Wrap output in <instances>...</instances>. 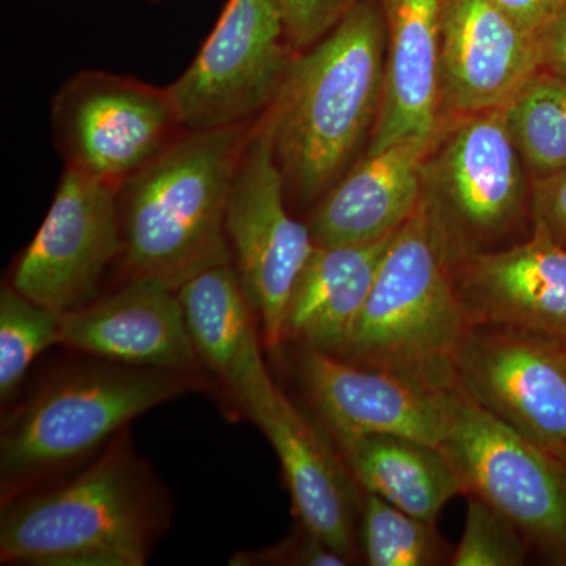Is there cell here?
I'll use <instances>...</instances> for the list:
<instances>
[{"instance_id":"6da1fadb","label":"cell","mask_w":566,"mask_h":566,"mask_svg":"<svg viewBox=\"0 0 566 566\" xmlns=\"http://www.w3.org/2000/svg\"><path fill=\"white\" fill-rule=\"evenodd\" d=\"M381 0H360L322 40L296 52L264 114L286 189L318 202L371 137L385 95Z\"/></svg>"},{"instance_id":"7a4b0ae2","label":"cell","mask_w":566,"mask_h":566,"mask_svg":"<svg viewBox=\"0 0 566 566\" xmlns=\"http://www.w3.org/2000/svg\"><path fill=\"white\" fill-rule=\"evenodd\" d=\"M253 123L185 132L118 186L122 255L132 275L178 290L208 268L232 262L227 205Z\"/></svg>"},{"instance_id":"3957f363","label":"cell","mask_w":566,"mask_h":566,"mask_svg":"<svg viewBox=\"0 0 566 566\" xmlns=\"http://www.w3.org/2000/svg\"><path fill=\"white\" fill-rule=\"evenodd\" d=\"M125 430L70 482L6 499L2 564L144 566L161 524V495Z\"/></svg>"},{"instance_id":"277c9868","label":"cell","mask_w":566,"mask_h":566,"mask_svg":"<svg viewBox=\"0 0 566 566\" xmlns=\"http://www.w3.org/2000/svg\"><path fill=\"white\" fill-rule=\"evenodd\" d=\"M453 260L427 200L395 232L342 359L389 371L431 390L458 385L468 333Z\"/></svg>"},{"instance_id":"5b68a950","label":"cell","mask_w":566,"mask_h":566,"mask_svg":"<svg viewBox=\"0 0 566 566\" xmlns=\"http://www.w3.org/2000/svg\"><path fill=\"white\" fill-rule=\"evenodd\" d=\"M199 371L84 365L54 376L3 423V499L95 452L136 417L203 387Z\"/></svg>"},{"instance_id":"8992f818","label":"cell","mask_w":566,"mask_h":566,"mask_svg":"<svg viewBox=\"0 0 566 566\" xmlns=\"http://www.w3.org/2000/svg\"><path fill=\"white\" fill-rule=\"evenodd\" d=\"M423 199L455 263L515 229L531 210L532 182L504 107L446 123L424 164Z\"/></svg>"},{"instance_id":"52a82bcc","label":"cell","mask_w":566,"mask_h":566,"mask_svg":"<svg viewBox=\"0 0 566 566\" xmlns=\"http://www.w3.org/2000/svg\"><path fill=\"white\" fill-rule=\"evenodd\" d=\"M465 497L493 506L532 545L566 564V472L545 452L476 403L449 390L444 441Z\"/></svg>"},{"instance_id":"ba28073f","label":"cell","mask_w":566,"mask_h":566,"mask_svg":"<svg viewBox=\"0 0 566 566\" xmlns=\"http://www.w3.org/2000/svg\"><path fill=\"white\" fill-rule=\"evenodd\" d=\"M294 55L285 0H227L199 54L167 87L186 132L259 120Z\"/></svg>"},{"instance_id":"9c48e42d","label":"cell","mask_w":566,"mask_h":566,"mask_svg":"<svg viewBox=\"0 0 566 566\" xmlns=\"http://www.w3.org/2000/svg\"><path fill=\"white\" fill-rule=\"evenodd\" d=\"M285 191V178L263 114L253 123L238 159L226 233L234 270L270 349L283 345L290 297L316 248L307 223L296 221L286 210Z\"/></svg>"},{"instance_id":"30bf717a","label":"cell","mask_w":566,"mask_h":566,"mask_svg":"<svg viewBox=\"0 0 566 566\" xmlns=\"http://www.w3.org/2000/svg\"><path fill=\"white\" fill-rule=\"evenodd\" d=\"M55 144L66 167L120 186L182 133L169 88L106 71H82L52 103Z\"/></svg>"},{"instance_id":"8fae6325","label":"cell","mask_w":566,"mask_h":566,"mask_svg":"<svg viewBox=\"0 0 566 566\" xmlns=\"http://www.w3.org/2000/svg\"><path fill=\"white\" fill-rule=\"evenodd\" d=\"M457 381L566 472V344L472 324L458 348Z\"/></svg>"},{"instance_id":"7c38bea8","label":"cell","mask_w":566,"mask_h":566,"mask_svg":"<svg viewBox=\"0 0 566 566\" xmlns=\"http://www.w3.org/2000/svg\"><path fill=\"white\" fill-rule=\"evenodd\" d=\"M122 253L118 186L66 167L46 218L18 260L11 286L65 314L95 301L107 266Z\"/></svg>"},{"instance_id":"4fadbf2b","label":"cell","mask_w":566,"mask_h":566,"mask_svg":"<svg viewBox=\"0 0 566 566\" xmlns=\"http://www.w3.org/2000/svg\"><path fill=\"white\" fill-rule=\"evenodd\" d=\"M241 409L273 447L300 526L353 564L359 557L357 521L364 491L337 447L329 444L273 379Z\"/></svg>"},{"instance_id":"5bb4252c","label":"cell","mask_w":566,"mask_h":566,"mask_svg":"<svg viewBox=\"0 0 566 566\" xmlns=\"http://www.w3.org/2000/svg\"><path fill=\"white\" fill-rule=\"evenodd\" d=\"M297 376L333 441L395 434L441 447L449 390H431L401 376L296 346Z\"/></svg>"},{"instance_id":"9a60e30c","label":"cell","mask_w":566,"mask_h":566,"mask_svg":"<svg viewBox=\"0 0 566 566\" xmlns=\"http://www.w3.org/2000/svg\"><path fill=\"white\" fill-rule=\"evenodd\" d=\"M453 279L469 324L566 344V249L538 227L524 243L465 255Z\"/></svg>"},{"instance_id":"2e32d148","label":"cell","mask_w":566,"mask_h":566,"mask_svg":"<svg viewBox=\"0 0 566 566\" xmlns=\"http://www.w3.org/2000/svg\"><path fill=\"white\" fill-rule=\"evenodd\" d=\"M61 345L112 364L199 371L178 290L150 275H132L109 296L61 319Z\"/></svg>"},{"instance_id":"e0dca14e","label":"cell","mask_w":566,"mask_h":566,"mask_svg":"<svg viewBox=\"0 0 566 566\" xmlns=\"http://www.w3.org/2000/svg\"><path fill=\"white\" fill-rule=\"evenodd\" d=\"M539 70L535 36L490 0H442V104L458 115L497 109Z\"/></svg>"},{"instance_id":"ac0fdd59","label":"cell","mask_w":566,"mask_h":566,"mask_svg":"<svg viewBox=\"0 0 566 566\" xmlns=\"http://www.w3.org/2000/svg\"><path fill=\"white\" fill-rule=\"evenodd\" d=\"M444 125L431 136L365 153L316 202L307 223L315 244L371 243L397 232L422 202L424 164Z\"/></svg>"},{"instance_id":"d6986e66","label":"cell","mask_w":566,"mask_h":566,"mask_svg":"<svg viewBox=\"0 0 566 566\" xmlns=\"http://www.w3.org/2000/svg\"><path fill=\"white\" fill-rule=\"evenodd\" d=\"M385 95L367 151L438 133L442 120V0H381Z\"/></svg>"},{"instance_id":"ffe728a7","label":"cell","mask_w":566,"mask_h":566,"mask_svg":"<svg viewBox=\"0 0 566 566\" xmlns=\"http://www.w3.org/2000/svg\"><path fill=\"white\" fill-rule=\"evenodd\" d=\"M394 234L371 243L316 245L290 297L283 344L340 356Z\"/></svg>"},{"instance_id":"44dd1931","label":"cell","mask_w":566,"mask_h":566,"mask_svg":"<svg viewBox=\"0 0 566 566\" xmlns=\"http://www.w3.org/2000/svg\"><path fill=\"white\" fill-rule=\"evenodd\" d=\"M200 363L240 406L270 381L259 322L233 263L208 268L178 289Z\"/></svg>"},{"instance_id":"7402d4cb","label":"cell","mask_w":566,"mask_h":566,"mask_svg":"<svg viewBox=\"0 0 566 566\" xmlns=\"http://www.w3.org/2000/svg\"><path fill=\"white\" fill-rule=\"evenodd\" d=\"M334 442L364 493L379 495L424 523L436 524L442 509L463 494L455 469L439 447L395 434Z\"/></svg>"},{"instance_id":"603a6c76","label":"cell","mask_w":566,"mask_h":566,"mask_svg":"<svg viewBox=\"0 0 566 566\" xmlns=\"http://www.w3.org/2000/svg\"><path fill=\"white\" fill-rule=\"evenodd\" d=\"M509 132L534 180L566 170V80L538 70L504 106Z\"/></svg>"},{"instance_id":"cb8c5ba5","label":"cell","mask_w":566,"mask_h":566,"mask_svg":"<svg viewBox=\"0 0 566 566\" xmlns=\"http://www.w3.org/2000/svg\"><path fill=\"white\" fill-rule=\"evenodd\" d=\"M359 542L371 566H428L442 557L434 524L424 523L385 499L364 493Z\"/></svg>"},{"instance_id":"d4e9b609","label":"cell","mask_w":566,"mask_h":566,"mask_svg":"<svg viewBox=\"0 0 566 566\" xmlns=\"http://www.w3.org/2000/svg\"><path fill=\"white\" fill-rule=\"evenodd\" d=\"M62 314L33 303L13 286L0 292V398L9 403L33 360L61 345Z\"/></svg>"},{"instance_id":"484cf974","label":"cell","mask_w":566,"mask_h":566,"mask_svg":"<svg viewBox=\"0 0 566 566\" xmlns=\"http://www.w3.org/2000/svg\"><path fill=\"white\" fill-rule=\"evenodd\" d=\"M527 538L504 515L480 499L468 497L461 542L450 557L453 566H520L527 560Z\"/></svg>"},{"instance_id":"4316f807","label":"cell","mask_w":566,"mask_h":566,"mask_svg":"<svg viewBox=\"0 0 566 566\" xmlns=\"http://www.w3.org/2000/svg\"><path fill=\"white\" fill-rule=\"evenodd\" d=\"M233 566H345L348 558L316 538L300 526V532L290 535L279 545L260 551H240L234 554Z\"/></svg>"},{"instance_id":"83f0119b","label":"cell","mask_w":566,"mask_h":566,"mask_svg":"<svg viewBox=\"0 0 566 566\" xmlns=\"http://www.w3.org/2000/svg\"><path fill=\"white\" fill-rule=\"evenodd\" d=\"M360 0H285L286 31L294 51L307 50L334 29Z\"/></svg>"},{"instance_id":"f1b7e54d","label":"cell","mask_w":566,"mask_h":566,"mask_svg":"<svg viewBox=\"0 0 566 566\" xmlns=\"http://www.w3.org/2000/svg\"><path fill=\"white\" fill-rule=\"evenodd\" d=\"M532 227L566 249V170L532 182Z\"/></svg>"},{"instance_id":"f546056e","label":"cell","mask_w":566,"mask_h":566,"mask_svg":"<svg viewBox=\"0 0 566 566\" xmlns=\"http://www.w3.org/2000/svg\"><path fill=\"white\" fill-rule=\"evenodd\" d=\"M539 70L566 80V0L535 36Z\"/></svg>"},{"instance_id":"4dcf8cb0","label":"cell","mask_w":566,"mask_h":566,"mask_svg":"<svg viewBox=\"0 0 566 566\" xmlns=\"http://www.w3.org/2000/svg\"><path fill=\"white\" fill-rule=\"evenodd\" d=\"M513 24L536 36L554 17L560 3L556 0H490Z\"/></svg>"},{"instance_id":"1f68e13d","label":"cell","mask_w":566,"mask_h":566,"mask_svg":"<svg viewBox=\"0 0 566 566\" xmlns=\"http://www.w3.org/2000/svg\"><path fill=\"white\" fill-rule=\"evenodd\" d=\"M147 2H159V0H147Z\"/></svg>"},{"instance_id":"d6a6232c","label":"cell","mask_w":566,"mask_h":566,"mask_svg":"<svg viewBox=\"0 0 566 566\" xmlns=\"http://www.w3.org/2000/svg\"><path fill=\"white\" fill-rule=\"evenodd\" d=\"M556 2L562 3V2H564V0H556Z\"/></svg>"}]
</instances>
